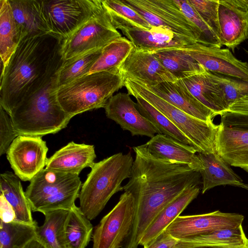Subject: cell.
I'll return each mask as SVG.
<instances>
[{"mask_svg": "<svg viewBox=\"0 0 248 248\" xmlns=\"http://www.w3.org/2000/svg\"><path fill=\"white\" fill-rule=\"evenodd\" d=\"M218 15L220 41L222 46L234 50L248 39V11L239 10L226 0H219Z\"/></svg>", "mask_w": 248, "mask_h": 248, "instance_id": "obj_22", "label": "cell"}, {"mask_svg": "<svg viewBox=\"0 0 248 248\" xmlns=\"http://www.w3.org/2000/svg\"><path fill=\"white\" fill-rule=\"evenodd\" d=\"M217 153L230 166L248 172V130L218 124Z\"/></svg>", "mask_w": 248, "mask_h": 248, "instance_id": "obj_19", "label": "cell"}, {"mask_svg": "<svg viewBox=\"0 0 248 248\" xmlns=\"http://www.w3.org/2000/svg\"><path fill=\"white\" fill-rule=\"evenodd\" d=\"M93 225L76 205L68 211L64 226L67 248H86L92 239Z\"/></svg>", "mask_w": 248, "mask_h": 248, "instance_id": "obj_30", "label": "cell"}, {"mask_svg": "<svg viewBox=\"0 0 248 248\" xmlns=\"http://www.w3.org/2000/svg\"><path fill=\"white\" fill-rule=\"evenodd\" d=\"M48 147L41 137L18 136L6 153L15 174L23 181H30L44 169Z\"/></svg>", "mask_w": 248, "mask_h": 248, "instance_id": "obj_12", "label": "cell"}, {"mask_svg": "<svg viewBox=\"0 0 248 248\" xmlns=\"http://www.w3.org/2000/svg\"><path fill=\"white\" fill-rule=\"evenodd\" d=\"M153 54L177 79H182L206 71L190 55L181 49H166Z\"/></svg>", "mask_w": 248, "mask_h": 248, "instance_id": "obj_31", "label": "cell"}, {"mask_svg": "<svg viewBox=\"0 0 248 248\" xmlns=\"http://www.w3.org/2000/svg\"><path fill=\"white\" fill-rule=\"evenodd\" d=\"M21 39L47 34L41 18L37 0H9Z\"/></svg>", "mask_w": 248, "mask_h": 248, "instance_id": "obj_28", "label": "cell"}, {"mask_svg": "<svg viewBox=\"0 0 248 248\" xmlns=\"http://www.w3.org/2000/svg\"><path fill=\"white\" fill-rule=\"evenodd\" d=\"M179 49L190 55L206 71L248 81V63L237 59L229 49L197 42Z\"/></svg>", "mask_w": 248, "mask_h": 248, "instance_id": "obj_14", "label": "cell"}, {"mask_svg": "<svg viewBox=\"0 0 248 248\" xmlns=\"http://www.w3.org/2000/svg\"><path fill=\"white\" fill-rule=\"evenodd\" d=\"M119 70L124 78L137 80L146 86L177 80L153 53L134 47L119 66Z\"/></svg>", "mask_w": 248, "mask_h": 248, "instance_id": "obj_16", "label": "cell"}, {"mask_svg": "<svg viewBox=\"0 0 248 248\" xmlns=\"http://www.w3.org/2000/svg\"><path fill=\"white\" fill-rule=\"evenodd\" d=\"M192 94L217 115L227 111L222 89L212 73H204L182 79Z\"/></svg>", "mask_w": 248, "mask_h": 248, "instance_id": "obj_24", "label": "cell"}, {"mask_svg": "<svg viewBox=\"0 0 248 248\" xmlns=\"http://www.w3.org/2000/svg\"><path fill=\"white\" fill-rule=\"evenodd\" d=\"M227 111L248 115V94L234 102Z\"/></svg>", "mask_w": 248, "mask_h": 248, "instance_id": "obj_45", "label": "cell"}, {"mask_svg": "<svg viewBox=\"0 0 248 248\" xmlns=\"http://www.w3.org/2000/svg\"><path fill=\"white\" fill-rule=\"evenodd\" d=\"M220 124L230 127L248 130V115L224 111L220 114Z\"/></svg>", "mask_w": 248, "mask_h": 248, "instance_id": "obj_42", "label": "cell"}, {"mask_svg": "<svg viewBox=\"0 0 248 248\" xmlns=\"http://www.w3.org/2000/svg\"><path fill=\"white\" fill-rule=\"evenodd\" d=\"M102 50L92 51L63 61L55 73L56 88L88 74Z\"/></svg>", "mask_w": 248, "mask_h": 248, "instance_id": "obj_33", "label": "cell"}, {"mask_svg": "<svg viewBox=\"0 0 248 248\" xmlns=\"http://www.w3.org/2000/svg\"><path fill=\"white\" fill-rule=\"evenodd\" d=\"M202 163L200 171L202 179V193L218 186H239L242 179L230 168L216 151L208 154L198 153Z\"/></svg>", "mask_w": 248, "mask_h": 248, "instance_id": "obj_25", "label": "cell"}, {"mask_svg": "<svg viewBox=\"0 0 248 248\" xmlns=\"http://www.w3.org/2000/svg\"><path fill=\"white\" fill-rule=\"evenodd\" d=\"M61 42L48 34L21 40L0 76V106L9 115L44 78Z\"/></svg>", "mask_w": 248, "mask_h": 248, "instance_id": "obj_2", "label": "cell"}, {"mask_svg": "<svg viewBox=\"0 0 248 248\" xmlns=\"http://www.w3.org/2000/svg\"><path fill=\"white\" fill-rule=\"evenodd\" d=\"M121 31L135 48L152 53L166 49H179L196 43L161 27H152L149 30L132 27Z\"/></svg>", "mask_w": 248, "mask_h": 248, "instance_id": "obj_18", "label": "cell"}, {"mask_svg": "<svg viewBox=\"0 0 248 248\" xmlns=\"http://www.w3.org/2000/svg\"><path fill=\"white\" fill-rule=\"evenodd\" d=\"M21 40L9 0H0V55L1 71L5 68Z\"/></svg>", "mask_w": 248, "mask_h": 248, "instance_id": "obj_29", "label": "cell"}, {"mask_svg": "<svg viewBox=\"0 0 248 248\" xmlns=\"http://www.w3.org/2000/svg\"><path fill=\"white\" fill-rule=\"evenodd\" d=\"M138 82L156 95L196 118L212 122L216 116L192 94L182 79L162 82L152 86H146Z\"/></svg>", "mask_w": 248, "mask_h": 248, "instance_id": "obj_17", "label": "cell"}, {"mask_svg": "<svg viewBox=\"0 0 248 248\" xmlns=\"http://www.w3.org/2000/svg\"><path fill=\"white\" fill-rule=\"evenodd\" d=\"M200 192L199 185H195L184 190L168 203L158 214L144 232L140 245L146 246L179 216Z\"/></svg>", "mask_w": 248, "mask_h": 248, "instance_id": "obj_23", "label": "cell"}, {"mask_svg": "<svg viewBox=\"0 0 248 248\" xmlns=\"http://www.w3.org/2000/svg\"><path fill=\"white\" fill-rule=\"evenodd\" d=\"M212 74L222 89L228 109L234 102L248 94V80L222 75Z\"/></svg>", "mask_w": 248, "mask_h": 248, "instance_id": "obj_39", "label": "cell"}, {"mask_svg": "<svg viewBox=\"0 0 248 248\" xmlns=\"http://www.w3.org/2000/svg\"><path fill=\"white\" fill-rule=\"evenodd\" d=\"M19 248H46L45 246L35 237Z\"/></svg>", "mask_w": 248, "mask_h": 248, "instance_id": "obj_47", "label": "cell"}, {"mask_svg": "<svg viewBox=\"0 0 248 248\" xmlns=\"http://www.w3.org/2000/svg\"><path fill=\"white\" fill-rule=\"evenodd\" d=\"M152 27L163 28L195 42L204 44L202 36L174 0H122Z\"/></svg>", "mask_w": 248, "mask_h": 248, "instance_id": "obj_10", "label": "cell"}, {"mask_svg": "<svg viewBox=\"0 0 248 248\" xmlns=\"http://www.w3.org/2000/svg\"><path fill=\"white\" fill-rule=\"evenodd\" d=\"M244 219L242 215L216 210L203 214L179 216L166 231L175 238L182 240L216 230L238 228Z\"/></svg>", "mask_w": 248, "mask_h": 248, "instance_id": "obj_13", "label": "cell"}, {"mask_svg": "<svg viewBox=\"0 0 248 248\" xmlns=\"http://www.w3.org/2000/svg\"><path fill=\"white\" fill-rule=\"evenodd\" d=\"M18 136L10 115L0 106V155L6 154Z\"/></svg>", "mask_w": 248, "mask_h": 248, "instance_id": "obj_41", "label": "cell"}, {"mask_svg": "<svg viewBox=\"0 0 248 248\" xmlns=\"http://www.w3.org/2000/svg\"><path fill=\"white\" fill-rule=\"evenodd\" d=\"M178 244V240L165 230L144 248H180Z\"/></svg>", "mask_w": 248, "mask_h": 248, "instance_id": "obj_43", "label": "cell"}, {"mask_svg": "<svg viewBox=\"0 0 248 248\" xmlns=\"http://www.w3.org/2000/svg\"><path fill=\"white\" fill-rule=\"evenodd\" d=\"M132 96L136 98L139 111L156 128L158 134L193 147L186 136L163 113L140 96L136 94Z\"/></svg>", "mask_w": 248, "mask_h": 248, "instance_id": "obj_34", "label": "cell"}, {"mask_svg": "<svg viewBox=\"0 0 248 248\" xmlns=\"http://www.w3.org/2000/svg\"><path fill=\"white\" fill-rule=\"evenodd\" d=\"M133 162L130 153H119L92 166L78 196L79 208L89 219L96 218L111 197L123 190L122 183L130 178Z\"/></svg>", "mask_w": 248, "mask_h": 248, "instance_id": "obj_4", "label": "cell"}, {"mask_svg": "<svg viewBox=\"0 0 248 248\" xmlns=\"http://www.w3.org/2000/svg\"><path fill=\"white\" fill-rule=\"evenodd\" d=\"M104 109L108 119L133 136H145L151 138L158 134L153 124L141 114L129 93H119L113 95Z\"/></svg>", "mask_w": 248, "mask_h": 248, "instance_id": "obj_15", "label": "cell"}, {"mask_svg": "<svg viewBox=\"0 0 248 248\" xmlns=\"http://www.w3.org/2000/svg\"><path fill=\"white\" fill-rule=\"evenodd\" d=\"M226 1L231 5L239 10L248 11V0H226Z\"/></svg>", "mask_w": 248, "mask_h": 248, "instance_id": "obj_46", "label": "cell"}, {"mask_svg": "<svg viewBox=\"0 0 248 248\" xmlns=\"http://www.w3.org/2000/svg\"><path fill=\"white\" fill-rule=\"evenodd\" d=\"M134 48L124 37H120L104 46L88 74L109 70L119 67Z\"/></svg>", "mask_w": 248, "mask_h": 248, "instance_id": "obj_36", "label": "cell"}, {"mask_svg": "<svg viewBox=\"0 0 248 248\" xmlns=\"http://www.w3.org/2000/svg\"><path fill=\"white\" fill-rule=\"evenodd\" d=\"M186 16L196 27L201 33L204 45L208 46L221 48L219 39L201 17L188 0H174Z\"/></svg>", "mask_w": 248, "mask_h": 248, "instance_id": "obj_38", "label": "cell"}, {"mask_svg": "<svg viewBox=\"0 0 248 248\" xmlns=\"http://www.w3.org/2000/svg\"><path fill=\"white\" fill-rule=\"evenodd\" d=\"M63 61L59 51L44 78L10 115L18 136L54 134L72 118L61 108L55 94V73Z\"/></svg>", "mask_w": 248, "mask_h": 248, "instance_id": "obj_3", "label": "cell"}, {"mask_svg": "<svg viewBox=\"0 0 248 248\" xmlns=\"http://www.w3.org/2000/svg\"><path fill=\"white\" fill-rule=\"evenodd\" d=\"M144 145L156 158L185 163L199 172L202 169V162L194 147L167 135L157 134Z\"/></svg>", "mask_w": 248, "mask_h": 248, "instance_id": "obj_21", "label": "cell"}, {"mask_svg": "<svg viewBox=\"0 0 248 248\" xmlns=\"http://www.w3.org/2000/svg\"><path fill=\"white\" fill-rule=\"evenodd\" d=\"M102 7L70 36L62 41L60 54L63 61L100 49L121 37Z\"/></svg>", "mask_w": 248, "mask_h": 248, "instance_id": "obj_9", "label": "cell"}, {"mask_svg": "<svg viewBox=\"0 0 248 248\" xmlns=\"http://www.w3.org/2000/svg\"><path fill=\"white\" fill-rule=\"evenodd\" d=\"M135 209L134 197L124 192L93 229L92 248H122L133 227Z\"/></svg>", "mask_w": 248, "mask_h": 248, "instance_id": "obj_11", "label": "cell"}, {"mask_svg": "<svg viewBox=\"0 0 248 248\" xmlns=\"http://www.w3.org/2000/svg\"><path fill=\"white\" fill-rule=\"evenodd\" d=\"M133 149L135 158L123 190L134 198L135 217L123 248H138L144 232L160 211L186 188L201 183L200 173L187 164L156 158L144 144Z\"/></svg>", "mask_w": 248, "mask_h": 248, "instance_id": "obj_1", "label": "cell"}, {"mask_svg": "<svg viewBox=\"0 0 248 248\" xmlns=\"http://www.w3.org/2000/svg\"><path fill=\"white\" fill-rule=\"evenodd\" d=\"M124 86L130 95H138L167 117L191 141L198 153L216 151L215 141L218 125L205 122L178 108L155 94L138 81L124 78Z\"/></svg>", "mask_w": 248, "mask_h": 248, "instance_id": "obj_7", "label": "cell"}, {"mask_svg": "<svg viewBox=\"0 0 248 248\" xmlns=\"http://www.w3.org/2000/svg\"><path fill=\"white\" fill-rule=\"evenodd\" d=\"M119 67L85 75L55 90L62 109L72 118L85 111L104 108L114 93L124 86Z\"/></svg>", "mask_w": 248, "mask_h": 248, "instance_id": "obj_5", "label": "cell"}, {"mask_svg": "<svg viewBox=\"0 0 248 248\" xmlns=\"http://www.w3.org/2000/svg\"><path fill=\"white\" fill-rule=\"evenodd\" d=\"M0 189L15 212V221L30 225L37 224L32 218V211L19 178L15 173L6 171L0 174Z\"/></svg>", "mask_w": 248, "mask_h": 248, "instance_id": "obj_27", "label": "cell"}, {"mask_svg": "<svg viewBox=\"0 0 248 248\" xmlns=\"http://www.w3.org/2000/svg\"><path fill=\"white\" fill-rule=\"evenodd\" d=\"M37 224L0 221V248H19L35 237Z\"/></svg>", "mask_w": 248, "mask_h": 248, "instance_id": "obj_37", "label": "cell"}, {"mask_svg": "<svg viewBox=\"0 0 248 248\" xmlns=\"http://www.w3.org/2000/svg\"><path fill=\"white\" fill-rule=\"evenodd\" d=\"M102 2L116 29L137 27L149 30L152 28L140 14L122 0H105Z\"/></svg>", "mask_w": 248, "mask_h": 248, "instance_id": "obj_35", "label": "cell"}, {"mask_svg": "<svg viewBox=\"0 0 248 248\" xmlns=\"http://www.w3.org/2000/svg\"><path fill=\"white\" fill-rule=\"evenodd\" d=\"M47 33L62 41L102 7L101 0H37Z\"/></svg>", "mask_w": 248, "mask_h": 248, "instance_id": "obj_8", "label": "cell"}, {"mask_svg": "<svg viewBox=\"0 0 248 248\" xmlns=\"http://www.w3.org/2000/svg\"><path fill=\"white\" fill-rule=\"evenodd\" d=\"M245 248H248V247Z\"/></svg>", "mask_w": 248, "mask_h": 248, "instance_id": "obj_49", "label": "cell"}, {"mask_svg": "<svg viewBox=\"0 0 248 248\" xmlns=\"http://www.w3.org/2000/svg\"><path fill=\"white\" fill-rule=\"evenodd\" d=\"M0 221L5 223H10L16 220V214L13 208L1 193L0 195Z\"/></svg>", "mask_w": 248, "mask_h": 248, "instance_id": "obj_44", "label": "cell"}, {"mask_svg": "<svg viewBox=\"0 0 248 248\" xmlns=\"http://www.w3.org/2000/svg\"><path fill=\"white\" fill-rule=\"evenodd\" d=\"M188 0L219 39L220 30L218 15L219 0Z\"/></svg>", "mask_w": 248, "mask_h": 248, "instance_id": "obj_40", "label": "cell"}, {"mask_svg": "<svg viewBox=\"0 0 248 248\" xmlns=\"http://www.w3.org/2000/svg\"><path fill=\"white\" fill-rule=\"evenodd\" d=\"M68 211L60 209L44 214V223L37 227L35 237L46 248H67L64 236V226Z\"/></svg>", "mask_w": 248, "mask_h": 248, "instance_id": "obj_32", "label": "cell"}, {"mask_svg": "<svg viewBox=\"0 0 248 248\" xmlns=\"http://www.w3.org/2000/svg\"><path fill=\"white\" fill-rule=\"evenodd\" d=\"M180 248H245L248 247L242 225L234 229L216 230L185 239L178 240Z\"/></svg>", "mask_w": 248, "mask_h": 248, "instance_id": "obj_26", "label": "cell"}, {"mask_svg": "<svg viewBox=\"0 0 248 248\" xmlns=\"http://www.w3.org/2000/svg\"><path fill=\"white\" fill-rule=\"evenodd\" d=\"M239 187H241L248 190V184L242 183L239 186Z\"/></svg>", "mask_w": 248, "mask_h": 248, "instance_id": "obj_48", "label": "cell"}, {"mask_svg": "<svg viewBox=\"0 0 248 248\" xmlns=\"http://www.w3.org/2000/svg\"><path fill=\"white\" fill-rule=\"evenodd\" d=\"M96 157L93 145L71 141L47 159L45 168L79 175L85 168L92 167Z\"/></svg>", "mask_w": 248, "mask_h": 248, "instance_id": "obj_20", "label": "cell"}, {"mask_svg": "<svg viewBox=\"0 0 248 248\" xmlns=\"http://www.w3.org/2000/svg\"><path fill=\"white\" fill-rule=\"evenodd\" d=\"M30 182L25 194L31 210L44 215L57 210L71 209L76 205L82 186L78 174L46 168Z\"/></svg>", "mask_w": 248, "mask_h": 248, "instance_id": "obj_6", "label": "cell"}]
</instances>
